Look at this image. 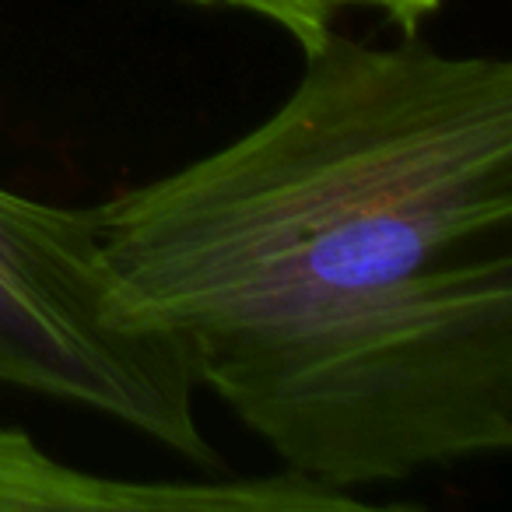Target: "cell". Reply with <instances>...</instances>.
<instances>
[{"label":"cell","mask_w":512,"mask_h":512,"mask_svg":"<svg viewBox=\"0 0 512 512\" xmlns=\"http://www.w3.org/2000/svg\"><path fill=\"white\" fill-rule=\"evenodd\" d=\"M0 386L99 411L218 467L193 414L176 337L123 288L99 207H53L0 186Z\"/></svg>","instance_id":"obj_2"},{"label":"cell","mask_w":512,"mask_h":512,"mask_svg":"<svg viewBox=\"0 0 512 512\" xmlns=\"http://www.w3.org/2000/svg\"><path fill=\"white\" fill-rule=\"evenodd\" d=\"M130 299L285 470L512 446V64L330 36L278 113L99 207Z\"/></svg>","instance_id":"obj_1"},{"label":"cell","mask_w":512,"mask_h":512,"mask_svg":"<svg viewBox=\"0 0 512 512\" xmlns=\"http://www.w3.org/2000/svg\"><path fill=\"white\" fill-rule=\"evenodd\" d=\"M186 4L232 8L271 18L309 57V53H316L334 36V22L341 15H348V11H379V15H386L404 32H418V25L439 11L442 0H186Z\"/></svg>","instance_id":"obj_4"},{"label":"cell","mask_w":512,"mask_h":512,"mask_svg":"<svg viewBox=\"0 0 512 512\" xmlns=\"http://www.w3.org/2000/svg\"><path fill=\"white\" fill-rule=\"evenodd\" d=\"M0 509H193V512H351L348 491L285 474L242 481H116L53 460L18 428H0Z\"/></svg>","instance_id":"obj_3"}]
</instances>
